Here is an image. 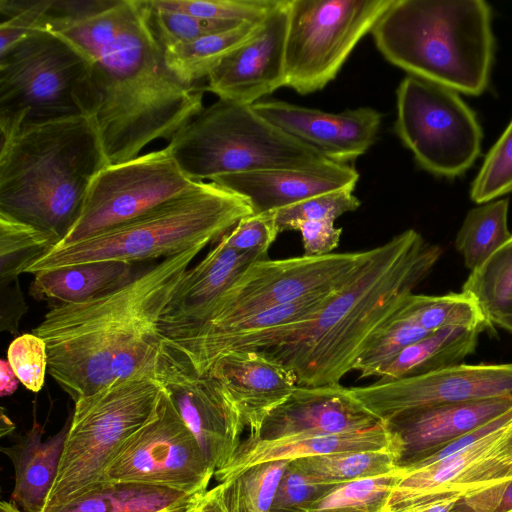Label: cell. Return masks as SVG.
<instances>
[{
	"label": "cell",
	"instance_id": "cell-29",
	"mask_svg": "<svg viewBox=\"0 0 512 512\" xmlns=\"http://www.w3.org/2000/svg\"><path fill=\"white\" fill-rule=\"evenodd\" d=\"M479 329L447 327L410 344L382 372L378 382H390L433 373L457 364L474 353Z\"/></svg>",
	"mask_w": 512,
	"mask_h": 512
},
{
	"label": "cell",
	"instance_id": "cell-38",
	"mask_svg": "<svg viewBox=\"0 0 512 512\" xmlns=\"http://www.w3.org/2000/svg\"><path fill=\"white\" fill-rule=\"evenodd\" d=\"M157 10L186 13L232 25L264 20L281 0H148Z\"/></svg>",
	"mask_w": 512,
	"mask_h": 512
},
{
	"label": "cell",
	"instance_id": "cell-34",
	"mask_svg": "<svg viewBox=\"0 0 512 512\" xmlns=\"http://www.w3.org/2000/svg\"><path fill=\"white\" fill-rule=\"evenodd\" d=\"M398 458L394 449H382L304 457L292 462L317 481L340 484L391 473L398 468Z\"/></svg>",
	"mask_w": 512,
	"mask_h": 512
},
{
	"label": "cell",
	"instance_id": "cell-23",
	"mask_svg": "<svg viewBox=\"0 0 512 512\" xmlns=\"http://www.w3.org/2000/svg\"><path fill=\"white\" fill-rule=\"evenodd\" d=\"M205 374L218 379L228 389L249 436L256 433L267 414L298 386L292 372L256 351L224 354Z\"/></svg>",
	"mask_w": 512,
	"mask_h": 512
},
{
	"label": "cell",
	"instance_id": "cell-49",
	"mask_svg": "<svg viewBox=\"0 0 512 512\" xmlns=\"http://www.w3.org/2000/svg\"><path fill=\"white\" fill-rule=\"evenodd\" d=\"M1 286L7 289L2 290L1 296V330L7 329L15 333L18 330V322L26 311L24 297L17 280Z\"/></svg>",
	"mask_w": 512,
	"mask_h": 512
},
{
	"label": "cell",
	"instance_id": "cell-39",
	"mask_svg": "<svg viewBox=\"0 0 512 512\" xmlns=\"http://www.w3.org/2000/svg\"><path fill=\"white\" fill-rule=\"evenodd\" d=\"M428 334L430 332L395 315L370 339L353 370L358 371L360 378L380 377L402 350Z\"/></svg>",
	"mask_w": 512,
	"mask_h": 512
},
{
	"label": "cell",
	"instance_id": "cell-6",
	"mask_svg": "<svg viewBox=\"0 0 512 512\" xmlns=\"http://www.w3.org/2000/svg\"><path fill=\"white\" fill-rule=\"evenodd\" d=\"M251 214V206L242 197L214 182L199 181L188 193L138 218L72 244L53 246L25 273L100 261L132 264L170 257L218 241Z\"/></svg>",
	"mask_w": 512,
	"mask_h": 512
},
{
	"label": "cell",
	"instance_id": "cell-41",
	"mask_svg": "<svg viewBox=\"0 0 512 512\" xmlns=\"http://www.w3.org/2000/svg\"><path fill=\"white\" fill-rule=\"evenodd\" d=\"M353 189H341L314 196L296 204L273 211L280 233L294 230L304 221H333L355 211L361 205Z\"/></svg>",
	"mask_w": 512,
	"mask_h": 512
},
{
	"label": "cell",
	"instance_id": "cell-4",
	"mask_svg": "<svg viewBox=\"0 0 512 512\" xmlns=\"http://www.w3.org/2000/svg\"><path fill=\"white\" fill-rule=\"evenodd\" d=\"M0 142V214L60 242L91 181L108 165L92 119L79 114L25 124Z\"/></svg>",
	"mask_w": 512,
	"mask_h": 512
},
{
	"label": "cell",
	"instance_id": "cell-45",
	"mask_svg": "<svg viewBox=\"0 0 512 512\" xmlns=\"http://www.w3.org/2000/svg\"><path fill=\"white\" fill-rule=\"evenodd\" d=\"M10 363L20 383L32 392H39L48 372V356L45 341L34 333L16 337L7 350Z\"/></svg>",
	"mask_w": 512,
	"mask_h": 512
},
{
	"label": "cell",
	"instance_id": "cell-25",
	"mask_svg": "<svg viewBox=\"0 0 512 512\" xmlns=\"http://www.w3.org/2000/svg\"><path fill=\"white\" fill-rule=\"evenodd\" d=\"M382 449H394L399 455L397 444L383 421L371 428L345 433L276 440L246 439L240 443L227 465L215 471L214 476L220 483L264 462Z\"/></svg>",
	"mask_w": 512,
	"mask_h": 512
},
{
	"label": "cell",
	"instance_id": "cell-9",
	"mask_svg": "<svg viewBox=\"0 0 512 512\" xmlns=\"http://www.w3.org/2000/svg\"><path fill=\"white\" fill-rule=\"evenodd\" d=\"M88 65L57 35L38 28L0 55V131L73 115L91 117Z\"/></svg>",
	"mask_w": 512,
	"mask_h": 512
},
{
	"label": "cell",
	"instance_id": "cell-54",
	"mask_svg": "<svg viewBox=\"0 0 512 512\" xmlns=\"http://www.w3.org/2000/svg\"><path fill=\"white\" fill-rule=\"evenodd\" d=\"M0 512H21L15 506H13L9 501H2L0 503Z\"/></svg>",
	"mask_w": 512,
	"mask_h": 512
},
{
	"label": "cell",
	"instance_id": "cell-1",
	"mask_svg": "<svg viewBox=\"0 0 512 512\" xmlns=\"http://www.w3.org/2000/svg\"><path fill=\"white\" fill-rule=\"evenodd\" d=\"M38 28L85 59L94 95L90 118L108 165L139 156L154 140H170L204 108V89L168 70L148 0H53Z\"/></svg>",
	"mask_w": 512,
	"mask_h": 512
},
{
	"label": "cell",
	"instance_id": "cell-20",
	"mask_svg": "<svg viewBox=\"0 0 512 512\" xmlns=\"http://www.w3.org/2000/svg\"><path fill=\"white\" fill-rule=\"evenodd\" d=\"M382 422L340 383L297 386L262 421L250 441L345 433Z\"/></svg>",
	"mask_w": 512,
	"mask_h": 512
},
{
	"label": "cell",
	"instance_id": "cell-5",
	"mask_svg": "<svg viewBox=\"0 0 512 512\" xmlns=\"http://www.w3.org/2000/svg\"><path fill=\"white\" fill-rule=\"evenodd\" d=\"M371 34L383 57L411 76L469 95L488 85L494 36L483 0H393Z\"/></svg>",
	"mask_w": 512,
	"mask_h": 512
},
{
	"label": "cell",
	"instance_id": "cell-24",
	"mask_svg": "<svg viewBox=\"0 0 512 512\" xmlns=\"http://www.w3.org/2000/svg\"><path fill=\"white\" fill-rule=\"evenodd\" d=\"M257 258L238 252L220 238L184 274L161 322L164 337L196 325L208 308L228 290Z\"/></svg>",
	"mask_w": 512,
	"mask_h": 512
},
{
	"label": "cell",
	"instance_id": "cell-2",
	"mask_svg": "<svg viewBox=\"0 0 512 512\" xmlns=\"http://www.w3.org/2000/svg\"><path fill=\"white\" fill-rule=\"evenodd\" d=\"M207 245L163 258L104 294L54 304L32 333L47 348L48 373L76 402L116 379L154 368L161 322L192 261Z\"/></svg>",
	"mask_w": 512,
	"mask_h": 512
},
{
	"label": "cell",
	"instance_id": "cell-36",
	"mask_svg": "<svg viewBox=\"0 0 512 512\" xmlns=\"http://www.w3.org/2000/svg\"><path fill=\"white\" fill-rule=\"evenodd\" d=\"M402 476L398 467L385 475L336 484L307 512H387L391 493Z\"/></svg>",
	"mask_w": 512,
	"mask_h": 512
},
{
	"label": "cell",
	"instance_id": "cell-18",
	"mask_svg": "<svg viewBox=\"0 0 512 512\" xmlns=\"http://www.w3.org/2000/svg\"><path fill=\"white\" fill-rule=\"evenodd\" d=\"M287 25L288 0H281L258 32L209 73L204 90L219 99L253 105L285 87Z\"/></svg>",
	"mask_w": 512,
	"mask_h": 512
},
{
	"label": "cell",
	"instance_id": "cell-30",
	"mask_svg": "<svg viewBox=\"0 0 512 512\" xmlns=\"http://www.w3.org/2000/svg\"><path fill=\"white\" fill-rule=\"evenodd\" d=\"M262 22L241 24L164 48L165 64L181 83L195 85L199 79L206 78L223 58L249 41Z\"/></svg>",
	"mask_w": 512,
	"mask_h": 512
},
{
	"label": "cell",
	"instance_id": "cell-53",
	"mask_svg": "<svg viewBox=\"0 0 512 512\" xmlns=\"http://www.w3.org/2000/svg\"><path fill=\"white\" fill-rule=\"evenodd\" d=\"M494 326L502 328L512 334V317L499 320L494 323Z\"/></svg>",
	"mask_w": 512,
	"mask_h": 512
},
{
	"label": "cell",
	"instance_id": "cell-14",
	"mask_svg": "<svg viewBox=\"0 0 512 512\" xmlns=\"http://www.w3.org/2000/svg\"><path fill=\"white\" fill-rule=\"evenodd\" d=\"M214 472L163 388L150 419L122 444L100 482H139L203 493Z\"/></svg>",
	"mask_w": 512,
	"mask_h": 512
},
{
	"label": "cell",
	"instance_id": "cell-19",
	"mask_svg": "<svg viewBox=\"0 0 512 512\" xmlns=\"http://www.w3.org/2000/svg\"><path fill=\"white\" fill-rule=\"evenodd\" d=\"M252 107L286 134L341 164L368 151L382 121V114L371 107L330 113L280 100L259 101Z\"/></svg>",
	"mask_w": 512,
	"mask_h": 512
},
{
	"label": "cell",
	"instance_id": "cell-26",
	"mask_svg": "<svg viewBox=\"0 0 512 512\" xmlns=\"http://www.w3.org/2000/svg\"><path fill=\"white\" fill-rule=\"evenodd\" d=\"M70 422L43 440V429L34 426L14 444L3 447L12 461L15 484L10 503L21 512H42L56 480Z\"/></svg>",
	"mask_w": 512,
	"mask_h": 512
},
{
	"label": "cell",
	"instance_id": "cell-7",
	"mask_svg": "<svg viewBox=\"0 0 512 512\" xmlns=\"http://www.w3.org/2000/svg\"><path fill=\"white\" fill-rule=\"evenodd\" d=\"M167 147L194 181L330 161L263 118L252 105L223 99L203 108Z\"/></svg>",
	"mask_w": 512,
	"mask_h": 512
},
{
	"label": "cell",
	"instance_id": "cell-47",
	"mask_svg": "<svg viewBox=\"0 0 512 512\" xmlns=\"http://www.w3.org/2000/svg\"><path fill=\"white\" fill-rule=\"evenodd\" d=\"M450 512H512V478L461 496Z\"/></svg>",
	"mask_w": 512,
	"mask_h": 512
},
{
	"label": "cell",
	"instance_id": "cell-50",
	"mask_svg": "<svg viewBox=\"0 0 512 512\" xmlns=\"http://www.w3.org/2000/svg\"><path fill=\"white\" fill-rule=\"evenodd\" d=\"M186 512H227L220 485L204 492Z\"/></svg>",
	"mask_w": 512,
	"mask_h": 512
},
{
	"label": "cell",
	"instance_id": "cell-27",
	"mask_svg": "<svg viewBox=\"0 0 512 512\" xmlns=\"http://www.w3.org/2000/svg\"><path fill=\"white\" fill-rule=\"evenodd\" d=\"M203 493L139 482L102 481L43 512H186Z\"/></svg>",
	"mask_w": 512,
	"mask_h": 512
},
{
	"label": "cell",
	"instance_id": "cell-16",
	"mask_svg": "<svg viewBox=\"0 0 512 512\" xmlns=\"http://www.w3.org/2000/svg\"><path fill=\"white\" fill-rule=\"evenodd\" d=\"M377 418L386 422L426 406L512 397V363H460L422 376L350 388Z\"/></svg>",
	"mask_w": 512,
	"mask_h": 512
},
{
	"label": "cell",
	"instance_id": "cell-28",
	"mask_svg": "<svg viewBox=\"0 0 512 512\" xmlns=\"http://www.w3.org/2000/svg\"><path fill=\"white\" fill-rule=\"evenodd\" d=\"M29 294L39 301L54 304L83 301L111 290L134 275L132 264L123 261H100L34 274Z\"/></svg>",
	"mask_w": 512,
	"mask_h": 512
},
{
	"label": "cell",
	"instance_id": "cell-35",
	"mask_svg": "<svg viewBox=\"0 0 512 512\" xmlns=\"http://www.w3.org/2000/svg\"><path fill=\"white\" fill-rule=\"evenodd\" d=\"M289 461L256 464L220 482L227 512H270L279 480Z\"/></svg>",
	"mask_w": 512,
	"mask_h": 512
},
{
	"label": "cell",
	"instance_id": "cell-42",
	"mask_svg": "<svg viewBox=\"0 0 512 512\" xmlns=\"http://www.w3.org/2000/svg\"><path fill=\"white\" fill-rule=\"evenodd\" d=\"M149 7L150 24L163 49L239 26L203 19L186 13L157 10L150 5Z\"/></svg>",
	"mask_w": 512,
	"mask_h": 512
},
{
	"label": "cell",
	"instance_id": "cell-22",
	"mask_svg": "<svg viewBox=\"0 0 512 512\" xmlns=\"http://www.w3.org/2000/svg\"><path fill=\"white\" fill-rule=\"evenodd\" d=\"M359 177L353 166L328 161L225 175L211 182L242 197L255 214L275 211L330 191L354 190Z\"/></svg>",
	"mask_w": 512,
	"mask_h": 512
},
{
	"label": "cell",
	"instance_id": "cell-13",
	"mask_svg": "<svg viewBox=\"0 0 512 512\" xmlns=\"http://www.w3.org/2000/svg\"><path fill=\"white\" fill-rule=\"evenodd\" d=\"M368 255L366 250L257 261L208 308L200 322L171 336L331 293L353 276Z\"/></svg>",
	"mask_w": 512,
	"mask_h": 512
},
{
	"label": "cell",
	"instance_id": "cell-48",
	"mask_svg": "<svg viewBox=\"0 0 512 512\" xmlns=\"http://www.w3.org/2000/svg\"><path fill=\"white\" fill-rule=\"evenodd\" d=\"M294 230L301 233L305 256L333 253L342 234V228L335 227L333 221H304L298 223Z\"/></svg>",
	"mask_w": 512,
	"mask_h": 512
},
{
	"label": "cell",
	"instance_id": "cell-44",
	"mask_svg": "<svg viewBox=\"0 0 512 512\" xmlns=\"http://www.w3.org/2000/svg\"><path fill=\"white\" fill-rule=\"evenodd\" d=\"M53 0H0V55L34 32Z\"/></svg>",
	"mask_w": 512,
	"mask_h": 512
},
{
	"label": "cell",
	"instance_id": "cell-10",
	"mask_svg": "<svg viewBox=\"0 0 512 512\" xmlns=\"http://www.w3.org/2000/svg\"><path fill=\"white\" fill-rule=\"evenodd\" d=\"M393 0H288L285 87L305 95L334 80Z\"/></svg>",
	"mask_w": 512,
	"mask_h": 512
},
{
	"label": "cell",
	"instance_id": "cell-15",
	"mask_svg": "<svg viewBox=\"0 0 512 512\" xmlns=\"http://www.w3.org/2000/svg\"><path fill=\"white\" fill-rule=\"evenodd\" d=\"M153 375L168 393L214 471L226 466L242 442L240 436L245 428L240 409L228 389L213 376L196 373L164 340Z\"/></svg>",
	"mask_w": 512,
	"mask_h": 512
},
{
	"label": "cell",
	"instance_id": "cell-40",
	"mask_svg": "<svg viewBox=\"0 0 512 512\" xmlns=\"http://www.w3.org/2000/svg\"><path fill=\"white\" fill-rule=\"evenodd\" d=\"M512 192V120L486 155L472 183L471 199L485 204Z\"/></svg>",
	"mask_w": 512,
	"mask_h": 512
},
{
	"label": "cell",
	"instance_id": "cell-3",
	"mask_svg": "<svg viewBox=\"0 0 512 512\" xmlns=\"http://www.w3.org/2000/svg\"><path fill=\"white\" fill-rule=\"evenodd\" d=\"M442 254L408 229L369 250L353 276L313 318L262 352L299 386L340 383L370 339L390 322Z\"/></svg>",
	"mask_w": 512,
	"mask_h": 512
},
{
	"label": "cell",
	"instance_id": "cell-32",
	"mask_svg": "<svg viewBox=\"0 0 512 512\" xmlns=\"http://www.w3.org/2000/svg\"><path fill=\"white\" fill-rule=\"evenodd\" d=\"M507 199L494 200L471 209L456 234L455 247L465 266H481L511 236L508 229Z\"/></svg>",
	"mask_w": 512,
	"mask_h": 512
},
{
	"label": "cell",
	"instance_id": "cell-8",
	"mask_svg": "<svg viewBox=\"0 0 512 512\" xmlns=\"http://www.w3.org/2000/svg\"><path fill=\"white\" fill-rule=\"evenodd\" d=\"M162 390L159 381L142 372L116 379L75 402L58 474L44 510L101 481L122 444L150 419Z\"/></svg>",
	"mask_w": 512,
	"mask_h": 512
},
{
	"label": "cell",
	"instance_id": "cell-43",
	"mask_svg": "<svg viewBox=\"0 0 512 512\" xmlns=\"http://www.w3.org/2000/svg\"><path fill=\"white\" fill-rule=\"evenodd\" d=\"M335 485L317 481L290 460L279 480L270 512H307L313 502Z\"/></svg>",
	"mask_w": 512,
	"mask_h": 512
},
{
	"label": "cell",
	"instance_id": "cell-17",
	"mask_svg": "<svg viewBox=\"0 0 512 512\" xmlns=\"http://www.w3.org/2000/svg\"><path fill=\"white\" fill-rule=\"evenodd\" d=\"M511 478L512 420L440 461L403 471L391 493L387 512L432 496H463Z\"/></svg>",
	"mask_w": 512,
	"mask_h": 512
},
{
	"label": "cell",
	"instance_id": "cell-11",
	"mask_svg": "<svg viewBox=\"0 0 512 512\" xmlns=\"http://www.w3.org/2000/svg\"><path fill=\"white\" fill-rule=\"evenodd\" d=\"M395 131L430 173L456 177L478 158L482 130L456 91L408 75L396 92Z\"/></svg>",
	"mask_w": 512,
	"mask_h": 512
},
{
	"label": "cell",
	"instance_id": "cell-12",
	"mask_svg": "<svg viewBox=\"0 0 512 512\" xmlns=\"http://www.w3.org/2000/svg\"><path fill=\"white\" fill-rule=\"evenodd\" d=\"M199 181L169 148L107 165L91 181L80 213L57 246L72 244L144 215L192 190Z\"/></svg>",
	"mask_w": 512,
	"mask_h": 512
},
{
	"label": "cell",
	"instance_id": "cell-51",
	"mask_svg": "<svg viewBox=\"0 0 512 512\" xmlns=\"http://www.w3.org/2000/svg\"><path fill=\"white\" fill-rule=\"evenodd\" d=\"M19 382L8 360L2 359L0 362V395L4 397L13 394L18 388Z\"/></svg>",
	"mask_w": 512,
	"mask_h": 512
},
{
	"label": "cell",
	"instance_id": "cell-52",
	"mask_svg": "<svg viewBox=\"0 0 512 512\" xmlns=\"http://www.w3.org/2000/svg\"><path fill=\"white\" fill-rule=\"evenodd\" d=\"M1 423V436L11 433V431L15 428L14 424L3 412L1 415Z\"/></svg>",
	"mask_w": 512,
	"mask_h": 512
},
{
	"label": "cell",
	"instance_id": "cell-33",
	"mask_svg": "<svg viewBox=\"0 0 512 512\" xmlns=\"http://www.w3.org/2000/svg\"><path fill=\"white\" fill-rule=\"evenodd\" d=\"M461 291L477 301L493 326L512 317V233L481 266L470 272Z\"/></svg>",
	"mask_w": 512,
	"mask_h": 512
},
{
	"label": "cell",
	"instance_id": "cell-46",
	"mask_svg": "<svg viewBox=\"0 0 512 512\" xmlns=\"http://www.w3.org/2000/svg\"><path fill=\"white\" fill-rule=\"evenodd\" d=\"M280 233L273 211L255 213L242 218L221 238L238 252L258 260L267 259L270 246Z\"/></svg>",
	"mask_w": 512,
	"mask_h": 512
},
{
	"label": "cell",
	"instance_id": "cell-37",
	"mask_svg": "<svg viewBox=\"0 0 512 512\" xmlns=\"http://www.w3.org/2000/svg\"><path fill=\"white\" fill-rule=\"evenodd\" d=\"M58 242L51 233L0 214L1 285L18 280L30 264Z\"/></svg>",
	"mask_w": 512,
	"mask_h": 512
},
{
	"label": "cell",
	"instance_id": "cell-21",
	"mask_svg": "<svg viewBox=\"0 0 512 512\" xmlns=\"http://www.w3.org/2000/svg\"><path fill=\"white\" fill-rule=\"evenodd\" d=\"M512 409V397L444 403L403 412L386 421L398 467L417 461Z\"/></svg>",
	"mask_w": 512,
	"mask_h": 512
},
{
	"label": "cell",
	"instance_id": "cell-31",
	"mask_svg": "<svg viewBox=\"0 0 512 512\" xmlns=\"http://www.w3.org/2000/svg\"><path fill=\"white\" fill-rule=\"evenodd\" d=\"M396 316L427 332L447 327H465L484 332L493 328L477 301L469 294L421 295L407 297Z\"/></svg>",
	"mask_w": 512,
	"mask_h": 512
}]
</instances>
